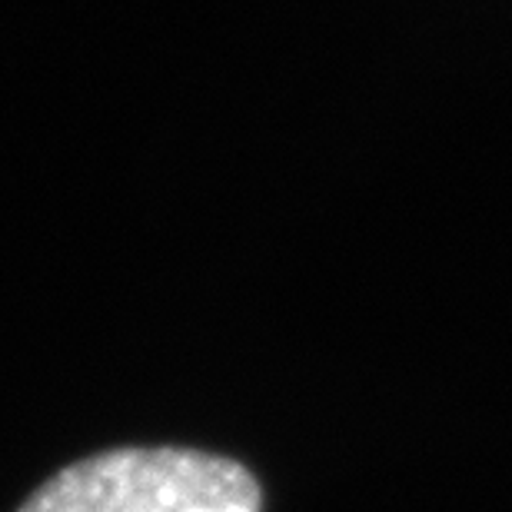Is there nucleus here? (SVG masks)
Here are the masks:
<instances>
[{"label":"nucleus","instance_id":"1","mask_svg":"<svg viewBox=\"0 0 512 512\" xmlns=\"http://www.w3.org/2000/svg\"><path fill=\"white\" fill-rule=\"evenodd\" d=\"M17 512H263V489L207 449L117 446L57 469Z\"/></svg>","mask_w":512,"mask_h":512}]
</instances>
